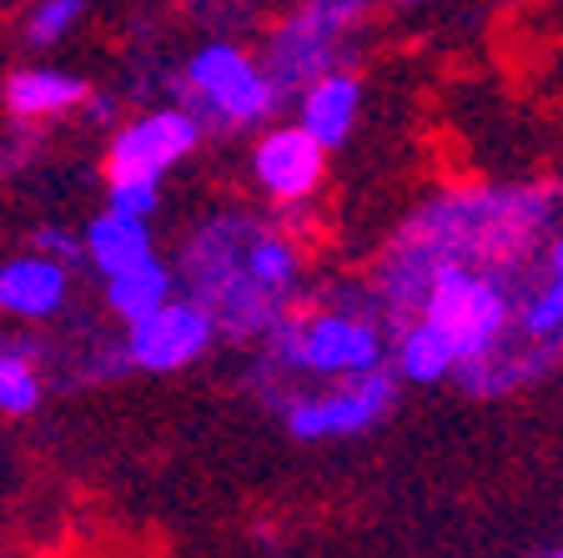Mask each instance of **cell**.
<instances>
[{"label":"cell","instance_id":"8","mask_svg":"<svg viewBox=\"0 0 563 558\" xmlns=\"http://www.w3.org/2000/svg\"><path fill=\"white\" fill-rule=\"evenodd\" d=\"M201 121L191 117L187 106L162 101V106H146L136 117H121V127H111V141H106V156H101V172L106 182H126V176H146V182H162L166 172L197 156L201 146Z\"/></svg>","mask_w":563,"mask_h":558},{"label":"cell","instance_id":"23","mask_svg":"<svg viewBox=\"0 0 563 558\" xmlns=\"http://www.w3.org/2000/svg\"><path fill=\"white\" fill-rule=\"evenodd\" d=\"M398 6H422V0H398Z\"/></svg>","mask_w":563,"mask_h":558},{"label":"cell","instance_id":"13","mask_svg":"<svg viewBox=\"0 0 563 558\" xmlns=\"http://www.w3.org/2000/svg\"><path fill=\"white\" fill-rule=\"evenodd\" d=\"M357 111H363V81H357V70H347V66L322 70L317 81H307L302 91H297V127H302L317 146H328V152H338L342 141L352 136Z\"/></svg>","mask_w":563,"mask_h":558},{"label":"cell","instance_id":"20","mask_svg":"<svg viewBox=\"0 0 563 558\" xmlns=\"http://www.w3.org/2000/svg\"><path fill=\"white\" fill-rule=\"evenodd\" d=\"M106 207L126 211V217H156L162 207V182H146V176H126V182H106Z\"/></svg>","mask_w":563,"mask_h":558},{"label":"cell","instance_id":"16","mask_svg":"<svg viewBox=\"0 0 563 558\" xmlns=\"http://www.w3.org/2000/svg\"><path fill=\"white\" fill-rule=\"evenodd\" d=\"M46 342L0 332V418H35L51 393Z\"/></svg>","mask_w":563,"mask_h":558},{"label":"cell","instance_id":"9","mask_svg":"<svg viewBox=\"0 0 563 558\" xmlns=\"http://www.w3.org/2000/svg\"><path fill=\"white\" fill-rule=\"evenodd\" d=\"M217 322L207 317V307H197L191 297L172 292L156 313L126 322L121 332V352H126L131 372H152V378H172V372H187L191 362H201L217 348Z\"/></svg>","mask_w":563,"mask_h":558},{"label":"cell","instance_id":"18","mask_svg":"<svg viewBox=\"0 0 563 558\" xmlns=\"http://www.w3.org/2000/svg\"><path fill=\"white\" fill-rule=\"evenodd\" d=\"M176 292V272H172V262H162V256H146V262H136V267H126V272H117V277H106V313L117 317L121 327L126 322H136V317H146V313H156V307L166 303Z\"/></svg>","mask_w":563,"mask_h":558},{"label":"cell","instance_id":"6","mask_svg":"<svg viewBox=\"0 0 563 558\" xmlns=\"http://www.w3.org/2000/svg\"><path fill=\"white\" fill-rule=\"evenodd\" d=\"M373 11L377 0H302L297 11H287L267 31V51H262L272 86L282 96H297L322 70H338L352 51V35L363 31Z\"/></svg>","mask_w":563,"mask_h":558},{"label":"cell","instance_id":"12","mask_svg":"<svg viewBox=\"0 0 563 558\" xmlns=\"http://www.w3.org/2000/svg\"><path fill=\"white\" fill-rule=\"evenodd\" d=\"M96 86L76 70L60 66H15L0 81V106L15 127H41V121H66L91 101Z\"/></svg>","mask_w":563,"mask_h":558},{"label":"cell","instance_id":"15","mask_svg":"<svg viewBox=\"0 0 563 558\" xmlns=\"http://www.w3.org/2000/svg\"><path fill=\"white\" fill-rule=\"evenodd\" d=\"M387 368L398 372V383L433 387V383H448V378H453L457 358L428 317H408L402 327L387 332Z\"/></svg>","mask_w":563,"mask_h":558},{"label":"cell","instance_id":"19","mask_svg":"<svg viewBox=\"0 0 563 558\" xmlns=\"http://www.w3.org/2000/svg\"><path fill=\"white\" fill-rule=\"evenodd\" d=\"M81 21H86V0H35L21 21V41L31 51H51Z\"/></svg>","mask_w":563,"mask_h":558},{"label":"cell","instance_id":"10","mask_svg":"<svg viewBox=\"0 0 563 558\" xmlns=\"http://www.w3.org/2000/svg\"><path fill=\"white\" fill-rule=\"evenodd\" d=\"M328 156H332L328 146H317V141L292 121V127L262 131V136L252 141L246 166H252V182H257V192L272 201V207L292 211L322 192V182H328Z\"/></svg>","mask_w":563,"mask_h":558},{"label":"cell","instance_id":"17","mask_svg":"<svg viewBox=\"0 0 563 558\" xmlns=\"http://www.w3.org/2000/svg\"><path fill=\"white\" fill-rule=\"evenodd\" d=\"M81 242H86V262H91L101 277H117V272L136 267V262H146V256L156 252L152 221H146V217H126V211H111V207H106L101 217L86 227Z\"/></svg>","mask_w":563,"mask_h":558},{"label":"cell","instance_id":"5","mask_svg":"<svg viewBox=\"0 0 563 558\" xmlns=\"http://www.w3.org/2000/svg\"><path fill=\"white\" fill-rule=\"evenodd\" d=\"M528 277H508V272H488V267H438L428 292H422L418 317H428L443 332L457 368H463V362L483 358V352H493L508 338L518 292H523Z\"/></svg>","mask_w":563,"mask_h":558},{"label":"cell","instance_id":"21","mask_svg":"<svg viewBox=\"0 0 563 558\" xmlns=\"http://www.w3.org/2000/svg\"><path fill=\"white\" fill-rule=\"evenodd\" d=\"M31 247L35 252H46V256H56L60 267H86V242H81V232H70V227H56V221H51V227H35L31 232Z\"/></svg>","mask_w":563,"mask_h":558},{"label":"cell","instance_id":"1","mask_svg":"<svg viewBox=\"0 0 563 558\" xmlns=\"http://www.w3.org/2000/svg\"><path fill=\"white\" fill-rule=\"evenodd\" d=\"M559 182H478L438 192L433 201L408 211V221L387 237L363 292L393 332L408 317H418V303L438 267H488L528 277L539 267L543 242L559 232Z\"/></svg>","mask_w":563,"mask_h":558},{"label":"cell","instance_id":"11","mask_svg":"<svg viewBox=\"0 0 563 558\" xmlns=\"http://www.w3.org/2000/svg\"><path fill=\"white\" fill-rule=\"evenodd\" d=\"M70 307V267L46 252H15L0 262V317L46 327Z\"/></svg>","mask_w":563,"mask_h":558},{"label":"cell","instance_id":"7","mask_svg":"<svg viewBox=\"0 0 563 558\" xmlns=\"http://www.w3.org/2000/svg\"><path fill=\"white\" fill-rule=\"evenodd\" d=\"M398 372L367 368L352 378H332V383H307L297 393H287L277 403V418L292 442H342V438H363L377 423L393 418L398 407Z\"/></svg>","mask_w":563,"mask_h":558},{"label":"cell","instance_id":"4","mask_svg":"<svg viewBox=\"0 0 563 558\" xmlns=\"http://www.w3.org/2000/svg\"><path fill=\"white\" fill-rule=\"evenodd\" d=\"M172 101L187 106L191 117L201 121V131L232 136V131L267 127L287 96L272 86L262 56H252V51L227 41V35H211V41H201L181 61V70L172 81Z\"/></svg>","mask_w":563,"mask_h":558},{"label":"cell","instance_id":"14","mask_svg":"<svg viewBox=\"0 0 563 558\" xmlns=\"http://www.w3.org/2000/svg\"><path fill=\"white\" fill-rule=\"evenodd\" d=\"M508 332L523 342H539V348H563V232H553L543 242L539 267L518 292Z\"/></svg>","mask_w":563,"mask_h":558},{"label":"cell","instance_id":"22","mask_svg":"<svg viewBox=\"0 0 563 558\" xmlns=\"http://www.w3.org/2000/svg\"><path fill=\"white\" fill-rule=\"evenodd\" d=\"M5 172H11V162H5V152H0V176H5Z\"/></svg>","mask_w":563,"mask_h":558},{"label":"cell","instance_id":"2","mask_svg":"<svg viewBox=\"0 0 563 558\" xmlns=\"http://www.w3.org/2000/svg\"><path fill=\"white\" fill-rule=\"evenodd\" d=\"M176 292L207 307L217 338L262 342L302 303V247L272 217L222 207L187 232L172 262Z\"/></svg>","mask_w":563,"mask_h":558},{"label":"cell","instance_id":"3","mask_svg":"<svg viewBox=\"0 0 563 558\" xmlns=\"http://www.w3.org/2000/svg\"><path fill=\"white\" fill-rule=\"evenodd\" d=\"M257 368H252V397L277 407L287 393L307 383H332L352 372L383 368L387 362V327L373 313L367 292H338L322 303H297L292 313L257 342Z\"/></svg>","mask_w":563,"mask_h":558},{"label":"cell","instance_id":"24","mask_svg":"<svg viewBox=\"0 0 563 558\" xmlns=\"http://www.w3.org/2000/svg\"><path fill=\"white\" fill-rule=\"evenodd\" d=\"M549 558H563V548H553V554H549Z\"/></svg>","mask_w":563,"mask_h":558}]
</instances>
